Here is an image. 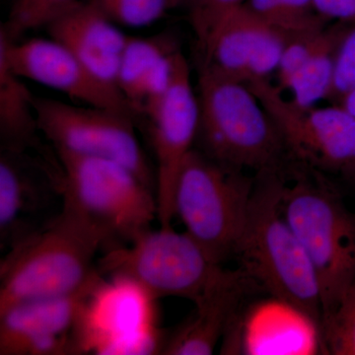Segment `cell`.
<instances>
[{
	"label": "cell",
	"instance_id": "obj_1",
	"mask_svg": "<svg viewBox=\"0 0 355 355\" xmlns=\"http://www.w3.org/2000/svg\"><path fill=\"white\" fill-rule=\"evenodd\" d=\"M286 167L256 174L246 226L233 257L247 277L319 333L323 315L316 273L282 212Z\"/></svg>",
	"mask_w": 355,
	"mask_h": 355
},
{
	"label": "cell",
	"instance_id": "obj_2",
	"mask_svg": "<svg viewBox=\"0 0 355 355\" xmlns=\"http://www.w3.org/2000/svg\"><path fill=\"white\" fill-rule=\"evenodd\" d=\"M100 229L62 209L38 232L11 249L0 263V312L18 303L80 291L101 277L95 258L110 249Z\"/></svg>",
	"mask_w": 355,
	"mask_h": 355
},
{
	"label": "cell",
	"instance_id": "obj_3",
	"mask_svg": "<svg viewBox=\"0 0 355 355\" xmlns=\"http://www.w3.org/2000/svg\"><path fill=\"white\" fill-rule=\"evenodd\" d=\"M288 170L282 212L316 273L323 324L355 279V212L327 175L296 160Z\"/></svg>",
	"mask_w": 355,
	"mask_h": 355
},
{
	"label": "cell",
	"instance_id": "obj_4",
	"mask_svg": "<svg viewBox=\"0 0 355 355\" xmlns=\"http://www.w3.org/2000/svg\"><path fill=\"white\" fill-rule=\"evenodd\" d=\"M198 150L235 169L259 174L293 159L282 133L248 84L200 69Z\"/></svg>",
	"mask_w": 355,
	"mask_h": 355
},
{
	"label": "cell",
	"instance_id": "obj_5",
	"mask_svg": "<svg viewBox=\"0 0 355 355\" xmlns=\"http://www.w3.org/2000/svg\"><path fill=\"white\" fill-rule=\"evenodd\" d=\"M55 153L62 209L100 229L110 249L151 228L158 217L156 193L132 170L107 159Z\"/></svg>",
	"mask_w": 355,
	"mask_h": 355
},
{
	"label": "cell",
	"instance_id": "obj_6",
	"mask_svg": "<svg viewBox=\"0 0 355 355\" xmlns=\"http://www.w3.org/2000/svg\"><path fill=\"white\" fill-rule=\"evenodd\" d=\"M254 178L193 148L180 173L175 217L218 265L234 256L253 196Z\"/></svg>",
	"mask_w": 355,
	"mask_h": 355
},
{
	"label": "cell",
	"instance_id": "obj_7",
	"mask_svg": "<svg viewBox=\"0 0 355 355\" xmlns=\"http://www.w3.org/2000/svg\"><path fill=\"white\" fill-rule=\"evenodd\" d=\"M221 268L190 235L161 227L107 250L98 270L132 282L154 300L182 297L195 302Z\"/></svg>",
	"mask_w": 355,
	"mask_h": 355
},
{
	"label": "cell",
	"instance_id": "obj_8",
	"mask_svg": "<svg viewBox=\"0 0 355 355\" xmlns=\"http://www.w3.org/2000/svg\"><path fill=\"white\" fill-rule=\"evenodd\" d=\"M248 85L279 128L292 158L354 186V116L342 105L298 106L268 79Z\"/></svg>",
	"mask_w": 355,
	"mask_h": 355
},
{
	"label": "cell",
	"instance_id": "obj_9",
	"mask_svg": "<svg viewBox=\"0 0 355 355\" xmlns=\"http://www.w3.org/2000/svg\"><path fill=\"white\" fill-rule=\"evenodd\" d=\"M34 103L40 130L55 150L120 163L156 193V176L137 139L132 114L36 96Z\"/></svg>",
	"mask_w": 355,
	"mask_h": 355
},
{
	"label": "cell",
	"instance_id": "obj_10",
	"mask_svg": "<svg viewBox=\"0 0 355 355\" xmlns=\"http://www.w3.org/2000/svg\"><path fill=\"white\" fill-rule=\"evenodd\" d=\"M139 116L146 121L155 154L157 219L161 227H171L178 179L197 140L200 118L190 67L181 50L175 58L169 86L147 103Z\"/></svg>",
	"mask_w": 355,
	"mask_h": 355
},
{
	"label": "cell",
	"instance_id": "obj_11",
	"mask_svg": "<svg viewBox=\"0 0 355 355\" xmlns=\"http://www.w3.org/2000/svg\"><path fill=\"white\" fill-rule=\"evenodd\" d=\"M0 57L23 79L60 91L70 99L97 107L137 114L120 89L96 76L69 50L53 39L10 41L0 32Z\"/></svg>",
	"mask_w": 355,
	"mask_h": 355
},
{
	"label": "cell",
	"instance_id": "obj_12",
	"mask_svg": "<svg viewBox=\"0 0 355 355\" xmlns=\"http://www.w3.org/2000/svg\"><path fill=\"white\" fill-rule=\"evenodd\" d=\"M62 200L58 159L42 160L27 153H0V246L9 250L38 232L57 216Z\"/></svg>",
	"mask_w": 355,
	"mask_h": 355
},
{
	"label": "cell",
	"instance_id": "obj_13",
	"mask_svg": "<svg viewBox=\"0 0 355 355\" xmlns=\"http://www.w3.org/2000/svg\"><path fill=\"white\" fill-rule=\"evenodd\" d=\"M103 275L69 295L35 299L0 312V354H78L74 333Z\"/></svg>",
	"mask_w": 355,
	"mask_h": 355
},
{
	"label": "cell",
	"instance_id": "obj_14",
	"mask_svg": "<svg viewBox=\"0 0 355 355\" xmlns=\"http://www.w3.org/2000/svg\"><path fill=\"white\" fill-rule=\"evenodd\" d=\"M287 37L244 6L226 14L200 48V69L249 84L275 73Z\"/></svg>",
	"mask_w": 355,
	"mask_h": 355
},
{
	"label": "cell",
	"instance_id": "obj_15",
	"mask_svg": "<svg viewBox=\"0 0 355 355\" xmlns=\"http://www.w3.org/2000/svg\"><path fill=\"white\" fill-rule=\"evenodd\" d=\"M257 286L240 268L217 272L205 291L195 301L193 314L171 335L162 338L159 354L209 355L223 338L229 324L241 309L243 299Z\"/></svg>",
	"mask_w": 355,
	"mask_h": 355
},
{
	"label": "cell",
	"instance_id": "obj_16",
	"mask_svg": "<svg viewBox=\"0 0 355 355\" xmlns=\"http://www.w3.org/2000/svg\"><path fill=\"white\" fill-rule=\"evenodd\" d=\"M349 23L336 22L317 31L287 38L277 67V86L301 107L317 106L333 88L338 44Z\"/></svg>",
	"mask_w": 355,
	"mask_h": 355
},
{
	"label": "cell",
	"instance_id": "obj_17",
	"mask_svg": "<svg viewBox=\"0 0 355 355\" xmlns=\"http://www.w3.org/2000/svg\"><path fill=\"white\" fill-rule=\"evenodd\" d=\"M50 38L64 44L96 76L116 86L127 35L92 0H78L46 27Z\"/></svg>",
	"mask_w": 355,
	"mask_h": 355
},
{
	"label": "cell",
	"instance_id": "obj_18",
	"mask_svg": "<svg viewBox=\"0 0 355 355\" xmlns=\"http://www.w3.org/2000/svg\"><path fill=\"white\" fill-rule=\"evenodd\" d=\"M179 51L177 42L168 34L128 37L116 85L137 119L147 103L169 86Z\"/></svg>",
	"mask_w": 355,
	"mask_h": 355
},
{
	"label": "cell",
	"instance_id": "obj_19",
	"mask_svg": "<svg viewBox=\"0 0 355 355\" xmlns=\"http://www.w3.org/2000/svg\"><path fill=\"white\" fill-rule=\"evenodd\" d=\"M35 96L0 57V146L1 151L27 153L41 148Z\"/></svg>",
	"mask_w": 355,
	"mask_h": 355
},
{
	"label": "cell",
	"instance_id": "obj_20",
	"mask_svg": "<svg viewBox=\"0 0 355 355\" xmlns=\"http://www.w3.org/2000/svg\"><path fill=\"white\" fill-rule=\"evenodd\" d=\"M243 6L287 38L330 23L318 13L314 0H247Z\"/></svg>",
	"mask_w": 355,
	"mask_h": 355
},
{
	"label": "cell",
	"instance_id": "obj_21",
	"mask_svg": "<svg viewBox=\"0 0 355 355\" xmlns=\"http://www.w3.org/2000/svg\"><path fill=\"white\" fill-rule=\"evenodd\" d=\"M78 0H14L0 32L10 40L19 41L27 32L46 25L73 6Z\"/></svg>",
	"mask_w": 355,
	"mask_h": 355
},
{
	"label": "cell",
	"instance_id": "obj_22",
	"mask_svg": "<svg viewBox=\"0 0 355 355\" xmlns=\"http://www.w3.org/2000/svg\"><path fill=\"white\" fill-rule=\"evenodd\" d=\"M319 335L326 354L355 355V279L336 309L324 320Z\"/></svg>",
	"mask_w": 355,
	"mask_h": 355
},
{
	"label": "cell",
	"instance_id": "obj_23",
	"mask_svg": "<svg viewBox=\"0 0 355 355\" xmlns=\"http://www.w3.org/2000/svg\"><path fill=\"white\" fill-rule=\"evenodd\" d=\"M114 24L146 27L162 19L184 0H92Z\"/></svg>",
	"mask_w": 355,
	"mask_h": 355
},
{
	"label": "cell",
	"instance_id": "obj_24",
	"mask_svg": "<svg viewBox=\"0 0 355 355\" xmlns=\"http://www.w3.org/2000/svg\"><path fill=\"white\" fill-rule=\"evenodd\" d=\"M355 87V21L347 30L336 50L333 88L329 99L340 104L347 93Z\"/></svg>",
	"mask_w": 355,
	"mask_h": 355
},
{
	"label": "cell",
	"instance_id": "obj_25",
	"mask_svg": "<svg viewBox=\"0 0 355 355\" xmlns=\"http://www.w3.org/2000/svg\"><path fill=\"white\" fill-rule=\"evenodd\" d=\"M247 0H195L190 8V19L202 48L219 21L234 9L244 6Z\"/></svg>",
	"mask_w": 355,
	"mask_h": 355
},
{
	"label": "cell",
	"instance_id": "obj_26",
	"mask_svg": "<svg viewBox=\"0 0 355 355\" xmlns=\"http://www.w3.org/2000/svg\"><path fill=\"white\" fill-rule=\"evenodd\" d=\"M314 3L318 13L328 22L355 21V0H314Z\"/></svg>",
	"mask_w": 355,
	"mask_h": 355
},
{
	"label": "cell",
	"instance_id": "obj_27",
	"mask_svg": "<svg viewBox=\"0 0 355 355\" xmlns=\"http://www.w3.org/2000/svg\"><path fill=\"white\" fill-rule=\"evenodd\" d=\"M338 105H342L343 108L355 116V87L343 97L342 102Z\"/></svg>",
	"mask_w": 355,
	"mask_h": 355
},
{
	"label": "cell",
	"instance_id": "obj_28",
	"mask_svg": "<svg viewBox=\"0 0 355 355\" xmlns=\"http://www.w3.org/2000/svg\"><path fill=\"white\" fill-rule=\"evenodd\" d=\"M184 4H186L187 6H191V4L195 2V0H184Z\"/></svg>",
	"mask_w": 355,
	"mask_h": 355
},
{
	"label": "cell",
	"instance_id": "obj_29",
	"mask_svg": "<svg viewBox=\"0 0 355 355\" xmlns=\"http://www.w3.org/2000/svg\"><path fill=\"white\" fill-rule=\"evenodd\" d=\"M354 187H355V184H354Z\"/></svg>",
	"mask_w": 355,
	"mask_h": 355
}]
</instances>
